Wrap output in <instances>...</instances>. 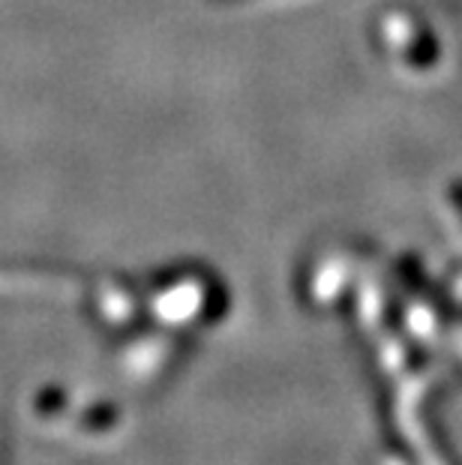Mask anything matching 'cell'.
<instances>
[{"mask_svg":"<svg viewBox=\"0 0 462 465\" xmlns=\"http://www.w3.org/2000/svg\"><path fill=\"white\" fill-rule=\"evenodd\" d=\"M36 405H39V411H43V414H48L52 409H54V411H61V409H64V393H61V391H45V393H43V400H39Z\"/></svg>","mask_w":462,"mask_h":465,"instance_id":"6da1fadb","label":"cell"}]
</instances>
